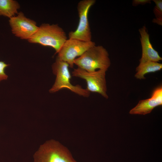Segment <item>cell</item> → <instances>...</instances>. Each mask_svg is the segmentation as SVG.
Masks as SVG:
<instances>
[{
    "mask_svg": "<svg viewBox=\"0 0 162 162\" xmlns=\"http://www.w3.org/2000/svg\"><path fill=\"white\" fill-rule=\"evenodd\" d=\"M74 64L78 67L89 72L97 69L107 71L111 65L109 54L103 46L94 45L76 58Z\"/></svg>",
    "mask_w": 162,
    "mask_h": 162,
    "instance_id": "6da1fadb",
    "label": "cell"
},
{
    "mask_svg": "<svg viewBox=\"0 0 162 162\" xmlns=\"http://www.w3.org/2000/svg\"><path fill=\"white\" fill-rule=\"evenodd\" d=\"M67 39L65 32L58 24L43 23L28 41L52 47L58 53Z\"/></svg>",
    "mask_w": 162,
    "mask_h": 162,
    "instance_id": "7a4b0ae2",
    "label": "cell"
},
{
    "mask_svg": "<svg viewBox=\"0 0 162 162\" xmlns=\"http://www.w3.org/2000/svg\"><path fill=\"white\" fill-rule=\"evenodd\" d=\"M34 158V162H77L67 147L53 140L41 145Z\"/></svg>",
    "mask_w": 162,
    "mask_h": 162,
    "instance_id": "3957f363",
    "label": "cell"
},
{
    "mask_svg": "<svg viewBox=\"0 0 162 162\" xmlns=\"http://www.w3.org/2000/svg\"><path fill=\"white\" fill-rule=\"evenodd\" d=\"M68 64L57 57L55 62L52 65L53 74L56 77L55 83L49 90L50 93H53L61 89L66 88L71 92L85 97H88L90 92L87 89L83 88L80 85H74L70 82L71 78Z\"/></svg>",
    "mask_w": 162,
    "mask_h": 162,
    "instance_id": "277c9868",
    "label": "cell"
},
{
    "mask_svg": "<svg viewBox=\"0 0 162 162\" xmlns=\"http://www.w3.org/2000/svg\"><path fill=\"white\" fill-rule=\"evenodd\" d=\"M106 71L98 70L89 72L78 67L72 72V76L82 79L86 81V89L89 92L97 93L104 98L108 99L106 79Z\"/></svg>",
    "mask_w": 162,
    "mask_h": 162,
    "instance_id": "5b68a950",
    "label": "cell"
},
{
    "mask_svg": "<svg viewBox=\"0 0 162 162\" xmlns=\"http://www.w3.org/2000/svg\"><path fill=\"white\" fill-rule=\"evenodd\" d=\"M95 0H82L78 3L77 11L79 18L76 30L68 33L69 38L84 41H92V34L88 19L90 8L95 3Z\"/></svg>",
    "mask_w": 162,
    "mask_h": 162,
    "instance_id": "8992f818",
    "label": "cell"
},
{
    "mask_svg": "<svg viewBox=\"0 0 162 162\" xmlns=\"http://www.w3.org/2000/svg\"><path fill=\"white\" fill-rule=\"evenodd\" d=\"M95 45L92 41H84L73 38L67 39L58 53L57 57L67 62L69 66L73 68L74 61L90 47Z\"/></svg>",
    "mask_w": 162,
    "mask_h": 162,
    "instance_id": "52a82bcc",
    "label": "cell"
},
{
    "mask_svg": "<svg viewBox=\"0 0 162 162\" xmlns=\"http://www.w3.org/2000/svg\"><path fill=\"white\" fill-rule=\"evenodd\" d=\"M9 22L12 33L22 39L28 40L38 28L35 21L27 18L22 12L10 18Z\"/></svg>",
    "mask_w": 162,
    "mask_h": 162,
    "instance_id": "ba28073f",
    "label": "cell"
},
{
    "mask_svg": "<svg viewBox=\"0 0 162 162\" xmlns=\"http://www.w3.org/2000/svg\"><path fill=\"white\" fill-rule=\"evenodd\" d=\"M162 104V87L160 86L153 92L149 98L141 100L129 112L131 114L146 115L150 113L157 106Z\"/></svg>",
    "mask_w": 162,
    "mask_h": 162,
    "instance_id": "9c48e42d",
    "label": "cell"
},
{
    "mask_svg": "<svg viewBox=\"0 0 162 162\" xmlns=\"http://www.w3.org/2000/svg\"><path fill=\"white\" fill-rule=\"evenodd\" d=\"M140 36V40L142 47V53L140 63L147 62H159L162 60V58L158 52L153 48L150 41L149 35L148 33L145 26L139 30Z\"/></svg>",
    "mask_w": 162,
    "mask_h": 162,
    "instance_id": "30bf717a",
    "label": "cell"
},
{
    "mask_svg": "<svg viewBox=\"0 0 162 162\" xmlns=\"http://www.w3.org/2000/svg\"><path fill=\"white\" fill-rule=\"evenodd\" d=\"M162 68V64L158 62H147L140 63L136 68V72L134 76L137 79H144L146 74L158 71Z\"/></svg>",
    "mask_w": 162,
    "mask_h": 162,
    "instance_id": "8fae6325",
    "label": "cell"
},
{
    "mask_svg": "<svg viewBox=\"0 0 162 162\" xmlns=\"http://www.w3.org/2000/svg\"><path fill=\"white\" fill-rule=\"evenodd\" d=\"M20 8L18 2L14 0H0V16L9 18L17 14Z\"/></svg>",
    "mask_w": 162,
    "mask_h": 162,
    "instance_id": "7c38bea8",
    "label": "cell"
},
{
    "mask_svg": "<svg viewBox=\"0 0 162 162\" xmlns=\"http://www.w3.org/2000/svg\"><path fill=\"white\" fill-rule=\"evenodd\" d=\"M155 6L153 10V12L156 18L152 20L153 23L159 25H162V0H154Z\"/></svg>",
    "mask_w": 162,
    "mask_h": 162,
    "instance_id": "4fadbf2b",
    "label": "cell"
},
{
    "mask_svg": "<svg viewBox=\"0 0 162 162\" xmlns=\"http://www.w3.org/2000/svg\"><path fill=\"white\" fill-rule=\"evenodd\" d=\"M9 65L2 61H0V81L3 80H6L8 76L5 73V68Z\"/></svg>",
    "mask_w": 162,
    "mask_h": 162,
    "instance_id": "5bb4252c",
    "label": "cell"
},
{
    "mask_svg": "<svg viewBox=\"0 0 162 162\" xmlns=\"http://www.w3.org/2000/svg\"><path fill=\"white\" fill-rule=\"evenodd\" d=\"M150 0H134L132 1V5L134 6H136L139 4L144 5L146 4L151 3Z\"/></svg>",
    "mask_w": 162,
    "mask_h": 162,
    "instance_id": "9a60e30c",
    "label": "cell"
}]
</instances>
